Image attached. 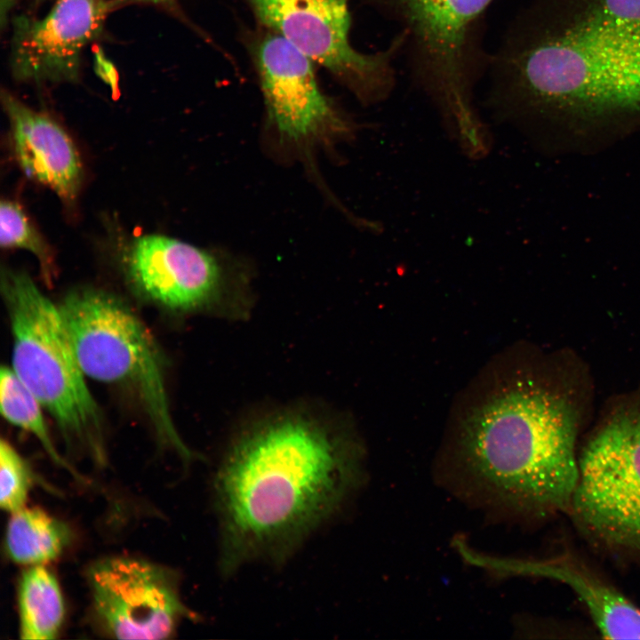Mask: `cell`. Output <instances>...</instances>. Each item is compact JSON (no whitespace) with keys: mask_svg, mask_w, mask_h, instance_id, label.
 Returning <instances> with one entry per match:
<instances>
[{"mask_svg":"<svg viewBox=\"0 0 640 640\" xmlns=\"http://www.w3.org/2000/svg\"><path fill=\"white\" fill-rule=\"evenodd\" d=\"M485 108L525 132L640 120V0H534L489 54Z\"/></svg>","mask_w":640,"mask_h":640,"instance_id":"cell-1","label":"cell"},{"mask_svg":"<svg viewBox=\"0 0 640 640\" xmlns=\"http://www.w3.org/2000/svg\"><path fill=\"white\" fill-rule=\"evenodd\" d=\"M362 455L349 432L299 412L239 435L214 478L221 572L289 557L361 484Z\"/></svg>","mask_w":640,"mask_h":640,"instance_id":"cell-2","label":"cell"},{"mask_svg":"<svg viewBox=\"0 0 640 640\" xmlns=\"http://www.w3.org/2000/svg\"><path fill=\"white\" fill-rule=\"evenodd\" d=\"M578 412L564 394L521 382L471 414L462 447L472 471L511 502L569 511L578 477Z\"/></svg>","mask_w":640,"mask_h":640,"instance_id":"cell-3","label":"cell"},{"mask_svg":"<svg viewBox=\"0 0 640 640\" xmlns=\"http://www.w3.org/2000/svg\"><path fill=\"white\" fill-rule=\"evenodd\" d=\"M364 1L398 28L412 84L448 137L464 155L486 150L492 136L474 94L487 68L484 24L495 0Z\"/></svg>","mask_w":640,"mask_h":640,"instance_id":"cell-4","label":"cell"},{"mask_svg":"<svg viewBox=\"0 0 640 640\" xmlns=\"http://www.w3.org/2000/svg\"><path fill=\"white\" fill-rule=\"evenodd\" d=\"M12 335V369L50 412L65 439L101 461V414L90 392L59 306L25 273L2 272Z\"/></svg>","mask_w":640,"mask_h":640,"instance_id":"cell-5","label":"cell"},{"mask_svg":"<svg viewBox=\"0 0 640 640\" xmlns=\"http://www.w3.org/2000/svg\"><path fill=\"white\" fill-rule=\"evenodd\" d=\"M59 308L85 377L129 391L162 444L193 460L171 414L164 357L140 319L118 298L92 288L70 292Z\"/></svg>","mask_w":640,"mask_h":640,"instance_id":"cell-6","label":"cell"},{"mask_svg":"<svg viewBox=\"0 0 640 640\" xmlns=\"http://www.w3.org/2000/svg\"><path fill=\"white\" fill-rule=\"evenodd\" d=\"M569 512L599 540L640 552V405L615 412L588 442Z\"/></svg>","mask_w":640,"mask_h":640,"instance_id":"cell-7","label":"cell"},{"mask_svg":"<svg viewBox=\"0 0 640 640\" xmlns=\"http://www.w3.org/2000/svg\"><path fill=\"white\" fill-rule=\"evenodd\" d=\"M260 21L329 70L364 105L388 100L402 55L399 34L384 50L364 53L349 40L350 0H248Z\"/></svg>","mask_w":640,"mask_h":640,"instance_id":"cell-8","label":"cell"},{"mask_svg":"<svg viewBox=\"0 0 640 640\" xmlns=\"http://www.w3.org/2000/svg\"><path fill=\"white\" fill-rule=\"evenodd\" d=\"M268 122L278 138L299 148L349 139L356 124L324 95L312 60L274 31L252 47Z\"/></svg>","mask_w":640,"mask_h":640,"instance_id":"cell-9","label":"cell"},{"mask_svg":"<svg viewBox=\"0 0 640 640\" xmlns=\"http://www.w3.org/2000/svg\"><path fill=\"white\" fill-rule=\"evenodd\" d=\"M88 580L95 614L116 638H168L183 617H191L177 578L153 563L108 557L92 564Z\"/></svg>","mask_w":640,"mask_h":640,"instance_id":"cell-10","label":"cell"},{"mask_svg":"<svg viewBox=\"0 0 640 640\" xmlns=\"http://www.w3.org/2000/svg\"><path fill=\"white\" fill-rule=\"evenodd\" d=\"M127 276L143 297L178 312L212 308L228 292V273L212 253L159 235L134 239L124 255Z\"/></svg>","mask_w":640,"mask_h":640,"instance_id":"cell-11","label":"cell"},{"mask_svg":"<svg viewBox=\"0 0 640 640\" xmlns=\"http://www.w3.org/2000/svg\"><path fill=\"white\" fill-rule=\"evenodd\" d=\"M116 0H58L43 19L13 20L11 68L27 82L77 80L83 50L101 33Z\"/></svg>","mask_w":640,"mask_h":640,"instance_id":"cell-12","label":"cell"},{"mask_svg":"<svg viewBox=\"0 0 640 640\" xmlns=\"http://www.w3.org/2000/svg\"><path fill=\"white\" fill-rule=\"evenodd\" d=\"M14 156L26 175L47 186L65 202H73L83 169L76 148L66 131L8 92H2Z\"/></svg>","mask_w":640,"mask_h":640,"instance_id":"cell-13","label":"cell"},{"mask_svg":"<svg viewBox=\"0 0 640 640\" xmlns=\"http://www.w3.org/2000/svg\"><path fill=\"white\" fill-rule=\"evenodd\" d=\"M62 521L37 508L12 512L6 531V549L16 563L38 565L55 559L70 541Z\"/></svg>","mask_w":640,"mask_h":640,"instance_id":"cell-14","label":"cell"},{"mask_svg":"<svg viewBox=\"0 0 640 640\" xmlns=\"http://www.w3.org/2000/svg\"><path fill=\"white\" fill-rule=\"evenodd\" d=\"M20 638L54 639L64 619V602L55 576L43 564L31 565L19 588Z\"/></svg>","mask_w":640,"mask_h":640,"instance_id":"cell-15","label":"cell"},{"mask_svg":"<svg viewBox=\"0 0 640 640\" xmlns=\"http://www.w3.org/2000/svg\"><path fill=\"white\" fill-rule=\"evenodd\" d=\"M0 408L8 422L33 435L57 464L75 473L53 444L43 415V405L10 367L1 369Z\"/></svg>","mask_w":640,"mask_h":640,"instance_id":"cell-16","label":"cell"},{"mask_svg":"<svg viewBox=\"0 0 640 640\" xmlns=\"http://www.w3.org/2000/svg\"><path fill=\"white\" fill-rule=\"evenodd\" d=\"M0 227L1 246L7 249H24L34 254L40 264L44 281L50 284L54 274L52 252L19 204L2 200Z\"/></svg>","mask_w":640,"mask_h":640,"instance_id":"cell-17","label":"cell"},{"mask_svg":"<svg viewBox=\"0 0 640 640\" xmlns=\"http://www.w3.org/2000/svg\"><path fill=\"white\" fill-rule=\"evenodd\" d=\"M28 463L7 441L0 444V506L8 512L22 508L33 484Z\"/></svg>","mask_w":640,"mask_h":640,"instance_id":"cell-18","label":"cell"},{"mask_svg":"<svg viewBox=\"0 0 640 640\" xmlns=\"http://www.w3.org/2000/svg\"><path fill=\"white\" fill-rule=\"evenodd\" d=\"M15 0H1V21L4 22L5 13L8 12Z\"/></svg>","mask_w":640,"mask_h":640,"instance_id":"cell-19","label":"cell"},{"mask_svg":"<svg viewBox=\"0 0 640 640\" xmlns=\"http://www.w3.org/2000/svg\"><path fill=\"white\" fill-rule=\"evenodd\" d=\"M170 0H117L118 4L121 3H154V4H159V3H164Z\"/></svg>","mask_w":640,"mask_h":640,"instance_id":"cell-20","label":"cell"}]
</instances>
